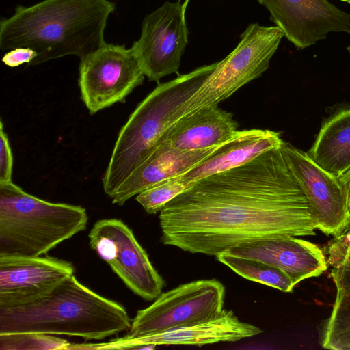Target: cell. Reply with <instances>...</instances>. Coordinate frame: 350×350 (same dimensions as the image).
<instances>
[{
  "label": "cell",
  "instance_id": "26",
  "mask_svg": "<svg viewBox=\"0 0 350 350\" xmlns=\"http://www.w3.org/2000/svg\"><path fill=\"white\" fill-rule=\"evenodd\" d=\"M37 56V53L29 47H16L10 50L2 57V62L10 67H16L23 64L27 65Z\"/></svg>",
  "mask_w": 350,
  "mask_h": 350
},
{
  "label": "cell",
  "instance_id": "17",
  "mask_svg": "<svg viewBox=\"0 0 350 350\" xmlns=\"http://www.w3.org/2000/svg\"><path fill=\"white\" fill-rule=\"evenodd\" d=\"M283 142L278 132L257 129L238 130L209 157L180 177L192 185L203 178L245 164Z\"/></svg>",
  "mask_w": 350,
  "mask_h": 350
},
{
  "label": "cell",
  "instance_id": "23",
  "mask_svg": "<svg viewBox=\"0 0 350 350\" xmlns=\"http://www.w3.org/2000/svg\"><path fill=\"white\" fill-rule=\"evenodd\" d=\"M66 340L53 335L36 333L0 334V350L67 349Z\"/></svg>",
  "mask_w": 350,
  "mask_h": 350
},
{
  "label": "cell",
  "instance_id": "31",
  "mask_svg": "<svg viewBox=\"0 0 350 350\" xmlns=\"http://www.w3.org/2000/svg\"><path fill=\"white\" fill-rule=\"evenodd\" d=\"M342 1L345 2L348 4H350V0H342Z\"/></svg>",
  "mask_w": 350,
  "mask_h": 350
},
{
  "label": "cell",
  "instance_id": "5",
  "mask_svg": "<svg viewBox=\"0 0 350 350\" xmlns=\"http://www.w3.org/2000/svg\"><path fill=\"white\" fill-rule=\"evenodd\" d=\"M81 206L50 202L0 182V256L35 257L84 230Z\"/></svg>",
  "mask_w": 350,
  "mask_h": 350
},
{
  "label": "cell",
  "instance_id": "29",
  "mask_svg": "<svg viewBox=\"0 0 350 350\" xmlns=\"http://www.w3.org/2000/svg\"><path fill=\"white\" fill-rule=\"evenodd\" d=\"M344 254H350V247H349L344 252H342V254H339L338 256H334V257H332V258H327V261L329 260H332V259L336 258L337 257H339V256H342Z\"/></svg>",
  "mask_w": 350,
  "mask_h": 350
},
{
  "label": "cell",
  "instance_id": "10",
  "mask_svg": "<svg viewBox=\"0 0 350 350\" xmlns=\"http://www.w3.org/2000/svg\"><path fill=\"white\" fill-rule=\"evenodd\" d=\"M185 14L183 4L166 1L144 18L140 37L131 47L149 81L159 83L178 73L188 43Z\"/></svg>",
  "mask_w": 350,
  "mask_h": 350
},
{
  "label": "cell",
  "instance_id": "7",
  "mask_svg": "<svg viewBox=\"0 0 350 350\" xmlns=\"http://www.w3.org/2000/svg\"><path fill=\"white\" fill-rule=\"evenodd\" d=\"M224 297L225 287L215 279L181 284L137 311L126 336L153 335L211 321L223 312Z\"/></svg>",
  "mask_w": 350,
  "mask_h": 350
},
{
  "label": "cell",
  "instance_id": "11",
  "mask_svg": "<svg viewBox=\"0 0 350 350\" xmlns=\"http://www.w3.org/2000/svg\"><path fill=\"white\" fill-rule=\"evenodd\" d=\"M281 148L306 197L315 228L334 238L338 237L350 221L342 182L291 144L284 142Z\"/></svg>",
  "mask_w": 350,
  "mask_h": 350
},
{
  "label": "cell",
  "instance_id": "14",
  "mask_svg": "<svg viewBox=\"0 0 350 350\" xmlns=\"http://www.w3.org/2000/svg\"><path fill=\"white\" fill-rule=\"evenodd\" d=\"M252 324L243 322L232 310L224 309L217 317L191 326L138 338L126 336L107 342L85 344L86 349H154L157 345H184L202 346L219 342H234L262 333Z\"/></svg>",
  "mask_w": 350,
  "mask_h": 350
},
{
  "label": "cell",
  "instance_id": "27",
  "mask_svg": "<svg viewBox=\"0 0 350 350\" xmlns=\"http://www.w3.org/2000/svg\"><path fill=\"white\" fill-rule=\"evenodd\" d=\"M350 247V221L343 232L329 242L327 246L328 258L338 256Z\"/></svg>",
  "mask_w": 350,
  "mask_h": 350
},
{
  "label": "cell",
  "instance_id": "33",
  "mask_svg": "<svg viewBox=\"0 0 350 350\" xmlns=\"http://www.w3.org/2000/svg\"><path fill=\"white\" fill-rule=\"evenodd\" d=\"M340 1H342V0H340Z\"/></svg>",
  "mask_w": 350,
  "mask_h": 350
},
{
  "label": "cell",
  "instance_id": "28",
  "mask_svg": "<svg viewBox=\"0 0 350 350\" xmlns=\"http://www.w3.org/2000/svg\"><path fill=\"white\" fill-rule=\"evenodd\" d=\"M339 179L345 187L347 193L348 207L350 211V170Z\"/></svg>",
  "mask_w": 350,
  "mask_h": 350
},
{
  "label": "cell",
  "instance_id": "2",
  "mask_svg": "<svg viewBox=\"0 0 350 350\" xmlns=\"http://www.w3.org/2000/svg\"><path fill=\"white\" fill-rule=\"evenodd\" d=\"M116 4L109 0H44L18 5L0 22V49L29 47L34 66L66 55L80 59L106 42L104 31Z\"/></svg>",
  "mask_w": 350,
  "mask_h": 350
},
{
  "label": "cell",
  "instance_id": "24",
  "mask_svg": "<svg viewBox=\"0 0 350 350\" xmlns=\"http://www.w3.org/2000/svg\"><path fill=\"white\" fill-rule=\"evenodd\" d=\"M13 158L7 134L0 121V182L12 181Z\"/></svg>",
  "mask_w": 350,
  "mask_h": 350
},
{
  "label": "cell",
  "instance_id": "19",
  "mask_svg": "<svg viewBox=\"0 0 350 350\" xmlns=\"http://www.w3.org/2000/svg\"><path fill=\"white\" fill-rule=\"evenodd\" d=\"M306 154L338 178L350 170V106L338 109L323 122Z\"/></svg>",
  "mask_w": 350,
  "mask_h": 350
},
{
  "label": "cell",
  "instance_id": "6",
  "mask_svg": "<svg viewBox=\"0 0 350 350\" xmlns=\"http://www.w3.org/2000/svg\"><path fill=\"white\" fill-rule=\"evenodd\" d=\"M283 36L277 26L248 25L237 46L224 59L216 62L202 85L179 109L180 118L218 106L242 86L260 77L269 68Z\"/></svg>",
  "mask_w": 350,
  "mask_h": 350
},
{
  "label": "cell",
  "instance_id": "25",
  "mask_svg": "<svg viewBox=\"0 0 350 350\" xmlns=\"http://www.w3.org/2000/svg\"><path fill=\"white\" fill-rule=\"evenodd\" d=\"M332 266L331 275L336 286H350V254L342 256L327 260Z\"/></svg>",
  "mask_w": 350,
  "mask_h": 350
},
{
  "label": "cell",
  "instance_id": "16",
  "mask_svg": "<svg viewBox=\"0 0 350 350\" xmlns=\"http://www.w3.org/2000/svg\"><path fill=\"white\" fill-rule=\"evenodd\" d=\"M221 144L198 150H183L160 143L111 197L112 203L123 205L131 197L152 186L185 173L209 157Z\"/></svg>",
  "mask_w": 350,
  "mask_h": 350
},
{
  "label": "cell",
  "instance_id": "9",
  "mask_svg": "<svg viewBox=\"0 0 350 350\" xmlns=\"http://www.w3.org/2000/svg\"><path fill=\"white\" fill-rule=\"evenodd\" d=\"M90 245L123 282L145 300L155 299L165 282L133 231L122 221H97L89 234Z\"/></svg>",
  "mask_w": 350,
  "mask_h": 350
},
{
  "label": "cell",
  "instance_id": "30",
  "mask_svg": "<svg viewBox=\"0 0 350 350\" xmlns=\"http://www.w3.org/2000/svg\"><path fill=\"white\" fill-rule=\"evenodd\" d=\"M189 2V0H185V2L183 4V10H184L185 12L186 10V8H187Z\"/></svg>",
  "mask_w": 350,
  "mask_h": 350
},
{
  "label": "cell",
  "instance_id": "8",
  "mask_svg": "<svg viewBox=\"0 0 350 350\" xmlns=\"http://www.w3.org/2000/svg\"><path fill=\"white\" fill-rule=\"evenodd\" d=\"M144 77L132 47L105 43L81 59V98L92 115L114 103H124Z\"/></svg>",
  "mask_w": 350,
  "mask_h": 350
},
{
  "label": "cell",
  "instance_id": "21",
  "mask_svg": "<svg viewBox=\"0 0 350 350\" xmlns=\"http://www.w3.org/2000/svg\"><path fill=\"white\" fill-rule=\"evenodd\" d=\"M335 301L321 334L322 347L350 350V286H336Z\"/></svg>",
  "mask_w": 350,
  "mask_h": 350
},
{
  "label": "cell",
  "instance_id": "4",
  "mask_svg": "<svg viewBox=\"0 0 350 350\" xmlns=\"http://www.w3.org/2000/svg\"><path fill=\"white\" fill-rule=\"evenodd\" d=\"M216 62L158 83L122 127L102 178L110 198L151 154L180 117L178 111L202 85Z\"/></svg>",
  "mask_w": 350,
  "mask_h": 350
},
{
  "label": "cell",
  "instance_id": "3",
  "mask_svg": "<svg viewBox=\"0 0 350 350\" xmlns=\"http://www.w3.org/2000/svg\"><path fill=\"white\" fill-rule=\"evenodd\" d=\"M131 322L121 304L94 292L74 275L39 301L0 308V334L36 333L102 340L129 331Z\"/></svg>",
  "mask_w": 350,
  "mask_h": 350
},
{
  "label": "cell",
  "instance_id": "22",
  "mask_svg": "<svg viewBox=\"0 0 350 350\" xmlns=\"http://www.w3.org/2000/svg\"><path fill=\"white\" fill-rule=\"evenodd\" d=\"M191 185L185 182L180 176L160 182L137 195L135 200L146 213L154 214L170 201L187 189Z\"/></svg>",
  "mask_w": 350,
  "mask_h": 350
},
{
  "label": "cell",
  "instance_id": "13",
  "mask_svg": "<svg viewBox=\"0 0 350 350\" xmlns=\"http://www.w3.org/2000/svg\"><path fill=\"white\" fill-rule=\"evenodd\" d=\"M270 19L298 49L325 39L331 32L350 35V14L327 0H257Z\"/></svg>",
  "mask_w": 350,
  "mask_h": 350
},
{
  "label": "cell",
  "instance_id": "32",
  "mask_svg": "<svg viewBox=\"0 0 350 350\" xmlns=\"http://www.w3.org/2000/svg\"><path fill=\"white\" fill-rule=\"evenodd\" d=\"M347 50L350 53V45L347 47Z\"/></svg>",
  "mask_w": 350,
  "mask_h": 350
},
{
  "label": "cell",
  "instance_id": "12",
  "mask_svg": "<svg viewBox=\"0 0 350 350\" xmlns=\"http://www.w3.org/2000/svg\"><path fill=\"white\" fill-rule=\"evenodd\" d=\"M74 273L70 262L55 257L0 256V308L39 301Z\"/></svg>",
  "mask_w": 350,
  "mask_h": 350
},
{
  "label": "cell",
  "instance_id": "1",
  "mask_svg": "<svg viewBox=\"0 0 350 350\" xmlns=\"http://www.w3.org/2000/svg\"><path fill=\"white\" fill-rule=\"evenodd\" d=\"M159 213L161 242L192 254L217 256L256 239L316 234L281 146L196 181Z\"/></svg>",
  "mask_w": 350,
  "mask_h": 350
},
{
  "label": "cell",
  "instance_id": "15",
  "mask_svg": "<svg viewBox=\"0 0 350 350\" xmlns=\"http://www.w3.org/2000/svg\"><path fill=\"white\" fill-rule=\"evenodd\" d=\"M256 259L283 270L295 286L301 281L318 277L327 269L322 250L296 237H277L240 243L225 252Z\"/></svg>",
  "mask_w": 350,
  "mask_h": 350
},
{
  "label": "cell",
  "instance_id": "18",
  "mask_svg": "<svg viewBox=\"0 0 350 350\" xmlns=\"http://www.w3.org/2000/svg\"><path fill=\"white\" fill-rule=\"evenodd\" d=\"M237 131L233 114L215 106L178 120L161 143L180 150H198L222 144Z\"/></svg>",
  "mask_w": 350,
  "mask_h": 350
},
{
  "label": "cell",
  "instance_id": "20",
  "mask_svg": "<svg viewBox=\"0 0 350 350\" xmlns=\"http://www.w3.org/2000/svg\"><path fill=\"white\" fill-rule=\"evenodd\" d=\"M217 260L241 277L271 286L282 292H292L295 287L286 273L280 268L260 260L223 252Z\"/></svg>",
  "mask_w": 350,
  "mask_h": 350
}]
</instances>
